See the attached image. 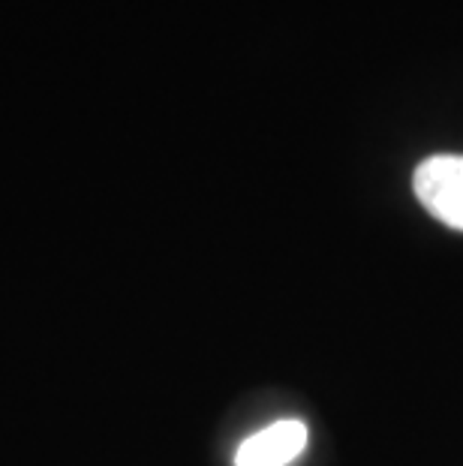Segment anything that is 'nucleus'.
<instances>
[{
    "label": "nucleus",
    "mask_w": 463,
    "mask_h": 466,
    "mask_svg": "<svg viewBox=\"0 0 463 466\" xmlns=\"http://www.w3.org/2000/svg\"><path fill=\"white\" fill-rule=\"evenodd\" d=\"M412 190L430 217L463 232V154H437L412 175Z\"/></svg>",
    "instance_id": "nucleus-1"
},
{
    "label": "nucleus",
    "mask_w": 463,
    "mask_h": 466,
    "mask_svg": "<svg viewBox=\"0 0 463 466\" xmlns=\"http://www.w3.org/2000/svg\"><path fill=\"white\" fill-rule=\"evenodd\" d=\"M304 449H307V424L298 419H283L247 436L235 451V466H286Z\"/></svg>",
    "instance_id": "nucleus-2"
}]
</instances>
